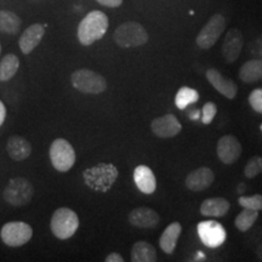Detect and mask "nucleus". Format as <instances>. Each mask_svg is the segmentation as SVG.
Returning <instances> with one entry per match:
<instances>
[{
    "label": "nucleus",
    "instance_id": "nucleus-1",
    "mask_svg": "<svg viewBox=\"0 0 262 262\" xmlns=\"http://www.w3.org/2000/svg\"><path fill=\"white\" fill-rule=\"evenodd\" d=\"M108 17L102 11L94 10L81 19L78 26V39L84 47H89L103 38L108 31Z\"/></svg>",
    "mask_w": 262,
    "mask_h": 262
},
{
    "label": "nucleus",
    "instance_id": "nucleus-2",
    "mask_svg": "<svg viewBox=\"0 0 262 262\" xmlns=\"http://www.w3.org/2000/svg\"><path fill=\"white\" fill-rule=\"evenodd\" d=\"M79 227V217L70 208H60L52 214L50 228L55 237L66 241L73 237Z\"/></svg>",
    "mask_w": 262,
    "mask_h": 262
},
{
    "label": "nucleus",
    "instance_id": "nucleus-3",
    "mask_svg": "<svg viewBox=\"0 0 262 262\" xmlns=\"http://www.w3.org/2000/svg\"><path fill=\"white\" fill-rule=\"evenodd\" d=\"M113 39L120 48H137L148 41V33L139 22H125L114 31Z\"/></svg>",
    "mask_w": 262,
    "mask_h": 262
},
{
    "label": "nucleus",
    "instance_id": "nucleus-4",
    "mask_svg": "<svg viewBox=\"0 0 262 262\" xmlns=\"http://www.w3.org/2000/svg\"><path fill=\"white\" fill-rule=\"evenodd\" d=\"M72 85L80 93L98 95L107 89V81L101 74L90 70H78L71 77Z\"/></svg>",
    "mask_w": 262,
    "mask_h": 262
},
{
    "label": "nucleus",
    "instance_id": "nucleus-5",
    "mask_svg": "<svg viewBox=\"0 0 262 262\" xmlns=\"http://www.w3.org/2000/svg\"><path fill=\"white\" fill-rule=\"evenodd\" d=\"M34 187L25 178H15L9 181L4 189V199L12 206H24L32 201Z\"/></svg>",
    "mask_w": 262,
    "mask_h": 262
},
{
    "label": "nucleus",
    "instance_id": "nucleus-6",
    "mask_svg": "<svg viewBox=\"0 0 262 262\" xmlns=\"http://www.w3.org/2000/svg\"><path fill=\"white\" fill-rule=\"evenodd\" d=\"M226 29V19L224 15L214 14L208 22L204 25V27L201 29L195 38V42L199 48L203 50H209L217 42L219 39L224 34Z\"/></svg>",
    "mask_w": 262,
    "mask_h": 262
},
{
    "label": "nucleus",
    "instance_id": "nucleus-7",
    "mask_svg": "<svg viewBox=\"0 0 262 262\" xmlns=\"http://www.w3.org/2000/svg\"><path fill=\"white\" fill-rule=\"evenodd\" d=\"M49 156H50L52 166L61 172L71 170L75 163L73 146L64 139H56L51 143Z\"/></svg>",
    "mask_w": 262,
    "mask_h": 262
},
{
    "label": "nucleus",
    "instance_id": "nucleus-8",
    "mask_svg": "<svg viewBox=\"0 0 262 262\" xmlns=\"http://www.w3.org/2000/svg\"><path fill=\"white\" fill-rule=\"evenodd\" d=\"M33 235V229L26 222L12 221L3 226L0 238L4 244L11 248H18L28 243Z\"/></svg>",
    "mask_w": 262,
    "mask_h": 262
},
{
    "label": "nucleus",
    "instance_id": "nucleus-9",
    "mask_svg": "<svg viewBox=\"0 0 262 262\" xmlns=\"http://www.w3.org/2000/svg\"><path fill=\"white\" fill-rule=\"evenodd\" d=\"M199 238L202 243L208 248H219L226 241V229L220 222L206 220L199 222L196 226Z\"/></svg>",
    "mask_w": 262,
    "mask_h": 262
},
{
    "label": "nucleus",
    "instance_id": "nucleus-10",
    "mask_svg": "<svg viewBox=\"0 0 262 262\" xmlns=\"http://www.w3.org/2000/svg\"><path fill=\"white\" fill-rule=\"evenodd\" d=\"M216 153L219 159L224 164L231 165L239 159L242 155V145L233 135H225L219 140L216 146Z\"/></svg>",
    "mask_w": 262,
    "mask_h": 262
},
{
    "label": "nucleus",
    "instance_id": "nucleus-11",
    "mask_svg": "<svg viewBox=\"0 0 262 262\" xmlns=\"http://www.w3.org/2000/svg\"><path fill=\"white\" fill-rule=\"evenodd\" d=\"M243 34L238 28H232L226 33L222 44V56L228 63H233L241 56L243 49Z\"/></svg>",
    "mask_w": 262,
    "mask_h": 262
},
{
    "label": "nucleus",
    "instance_id": "nucleus-12",
    "mask_svg": "<svg viewBox=\"0 0 262 262\" xmlns=\"http://www.w3.org/2000/svg\"><path fill=\"white\" fill-rule=\"evenodd\" d=\"M150 129L160 139H170L178 136L181 133L182 126L173 114H165L163 117L156 118L150 124Z\"/></svg>",
    "mask_w": 262,
    "mask_h": 262
},
{
    "label": "nucleus",
    "instance_id": "nucleus-13",
    "mask_svg": "<svg viewBox=\"0 0 262 262\" xmlns=\"http://www.w3.org/2000/svg\"><path fill=\"white\" fill-rule=\"evenodd\" d=\"M215 173L208 166H202L193 170L186 176L185 183L186 187L191 189L193 192H202L205 191L214 183Z\"/></svg>",
    "mask_w": 262,
    "mask_h": 262
},
{
    "label": "nucleus",
    "instance_id": "nucleus-14",
    "mask_svg": "<svg viewBox=\"0 0 262 262\" xmlns=\"http://www.w3.org/2000/svg\"><path fill=\"white\" fill-rule=\"evenodd\" d=\"M205 75L209 83H210L221 95L227 97L228 100H233V98L237 96V84H235L232 79L226 78L220 71L215 70V68H210V70L206 71Z\"/></svg>",
    "mask_w": 262,
    "mask_h": 262
},
{
    "label": "nucleus",
    "instance_id": "nucleus-15",
    "mask_svg": "<svg viewBox=\"0 0 262 262\" xmlns=\"http://www.w3.org/2000/svg\"><path fill=\"white\" fill-rule=\"evenodd\" d=\"M127 220L134 227L137 228H155L158 226L160 217L158 212L146 206H140V208L134 209L129 214Z\"/></svg>",
    "mask_w": 262,
    "mask_h": 262
},
{
    "label": "nucleus",
    "instance_id": "nucleus-16",
    "mask_svg": "<svg viewBox=\"0 0 262 262\" xmlns=\"http://www.w3.org/2000/svg\"><path fill=\"white\" fill-rule=\"evenodd\" d=\"M44 26L39 24H34L32 25L31 27H28L24 32V34L21 35V38H19L18 44L21 51L26 55L31 54V52L38 47L39 42L41 41L42 37H44Z\"/></svg>",
    "mask_w": 262,
    "mask_h": 262
},
{
    "label": "nucleus",
    "instance_id": "nucleus-17",
    "mask_svg": "<svg viewBox=\"0 0 262 262\" xmlns=\"http://www.w3.org/2000/svg\"><path fill=\"white\" fill-rule=\"evenodd\" d=\"M134 181L136 187L145 194H152L157 189L155 173L146 165H139L134 170Z\"/></svg>",
    "mask_w": 262,
    "mask_h": 262
},
{
    "label": "nucleus",
    "instance_id": "nucleus-18",
    "mask_svg": "<svg viewBox=\"0 0 262 262\" xmlns=\"http://www.w3.org/2000/svg\"><path fill=\"white\" fill-rule=\"evenodd\" d=\"M6 150H8V155L12 160L22 162V160L27 159L31 156L32 146L27 139L18 135H14L8 140Z\"/></svg>",
    "mask_w": 262,
    "mask_h": 262
},
{
    "label": "nucleus",
    "instance_id": "nucleus-19",
    "mask_svg": "<svg viewBox=\"0 0 262 262\" xmlns=\"http://www.w3.org/2000/svg\"><path fill=\"white\" fill-rule=\"evenodd\" d=\"M231 204L225 198H208L201 204V214L205 217H224L227 215Z\"/></svg>",
    "mask_w": 262,
    "mask_h": 262
},
{
    "label": "nucleus",
    "instance_id": "nucleus-20",
    "mask_svg": "<svg viewBox=\"0 0 262 262\" xmlns=\"http://www.w3.org/2000/svg\"><path fill=\"white\" fill-rule=\"evenodd\" d=\"M181 232L182 226L180 222H172V224H170L168 227L164 229V232L159 238V245L164 253L171 255L175 251Z\"/></svg>",
    "mask_w": 262,
    "mask_h": 262
},
{
    "label": "nucleus",
    "instance_id": "nucleus-21",
    "mask_svg": "<svg viewBox=\"0 0 262 262\" xmlns=\"http://www.w3.org/2000/svg\"><path fill=\"white\" fill-rule=\"evenodd\" d=\"M239 79L251 84L262 79V60H249L239 68Z\"/></svg>",
    "mask_w": 262,
    "mask_h": 262
},
{
    "label": "nucleus",
    "instance_id": "nucleus-22",
    "mask_svg": "<svg viewBox=\"0 0 262 262\" xmlns=\"http://www.w3.org/2000/svg\"><path fill=\"white\" fill-rule=\"evenodd\" d=\"M133 262H155L157 261V250L148 242H136L131 249Z\"/></svg>",
    "mask_w": 262,
    "mask_h": 262
},
{
    "label": "nucleus",
    "instance_id": "nucleus-23",
    "mask_svg": "<svg viewBox=\"0 0 262 262\" xmlns=\"http://www.w3.org/2000/svg\"><path fill=\"white\" fill-rule=\"evenodd\" d=\"M19 68V60L14 54H8L0 62V81H8L15 77Z\"/></svg>",
    "mask_w": 262,
    "mask_h": 262
},
{
    "label": "nucleus",
    "instance_id": "nucleus-24",
    "mask_svg": "<svg viewBox=\"0 0 262 262\" xmlns=\"http://www.w3.org/2000/svg\"><path fill=\"white\" fill-rule=\"evenodd\" d=\"M21 27V19L16 14L8 10L0 11V32L15 34Z\"/></svg>",
    "mask_w": 262,
    "mask_h": 262
},
{
    "label": "nucleus",
    "instance_id": "nucleus-25",
    "mask_svg": "<svg viewBox=\"0 0 262 262\" xmlns=\"http://www.w3.org/2000/svg\"><path fill=\"white\" fill-rule=\"evenodd\" d=\"M199 100L198 91L192 89V88L183 86L178 91L175 97V104L179 110H185L189 104L196 102Z\"/></svg>",
    "mask_w": 262,
    "mask_h": 262
},
{
    "label": "nucleus",
    "instance_id": "nucleus-26",
    "mask_svg": "<svg viewBox=\"0 0 262 262\" xmlns=\"http://www.w3.org/2000/svg\"><path fill=\"white\" fill-rule=\"evenodd\" d=\"M258 217V211L250 210V209H243L235 217V227L241 232H247L253 227Z\"/></svg>",
    "mask_w": 262,
    "mask_h": 262
},
{
    "label": "nucleus",
    "instance_id": "nucleus-27",
    "mask_svg": "<svg viewBox=\"0 0 262 262\" xmlns=\"http://www.w3.org/2000/svg\"><path fill=\"white\" fill-rule=\"evenodd\" d=\"M239 205L243 209H250V210H262V195L254 194V195H241L238 199Z\"/></svg>",
    "mask_w": 262,
    "mask_h": 262
},
{
    "label": "nucleus",
    "instance_id": "nucleus-28",
    "mask_svg": "<svg viewBox=\"0 0 262 262\" xmlns=\"http://www.w3.org/2000/svg\"><path fill=\"white\" fill-rule=\"evenodd\" d=\"M262 172V158L258 156H255L249 159L244 168V175L248 179H254Z\"/></svg>",
    "mask_w": 262,
    "mask_h": 262
},
{
    "label": "nucleus",
    "instance_id": "nucleus-29",
    "mask_svg": "<svg viewBox=\"0 0 262 262\" xmlns=\"http://www.w3.org/2000/svg\"><path fill=\"white\" fill-rule=\"evenodd\" d=\"M216 112H217L216 104L214 102H206L202 110V122L205 125L210 124L216 117Z\"/></svg>",
    "mask_w": 262,
    "mask_h": 262
},
{
    "label": "nucleus",
    "instance_id": "nucleus-30",
    "mask_svg": "<svg viewBox=\"0 0 262 262\" xmlns=\"http://www.w3.org/2000/svg\"><path fill=\"white\" fill-rule=\"evenodd\" d=\"M249 104L255 112L262 114V89H255L249 95Z\"/></svg>",
    "mask_w": 262,
    "mask_h": 262
},
{
    "label": "nucleus",
    "instance_id": "nucleus-31",
    "mask_svg": "<svg viewBox=\"0 0 262 262\" xmlns=\"http://www.w3.org/2000/svg\"><path fill=\"white\" fill-rule=\"evenodd\" d=\"M96 2L107 8H119L123 4V0H96Z\"/></svg>",
    "mask_w": 262,
    "mask_h": 262
},
{
    "label": "nucleus",
    "instance_id": "nucleus-32",
    "mask_svg": "<svg viewBox=\"0 0 262 262\" xmlns=\"http://www.w3.org/2000/svg\"><path fill=\"white\" fill-rule=\"evenodd\" d=\"M106 262H124V257L118 253H112L107 255Z\"/></svg>",
    "mask_w": 262,
    "mask_h": 262
},
{
    "label": "nucleus",
    "instance_id": "nucleus-33",
    "mask_svg": "<svg viewBox=\"0 0 262 262\" xmlns=\"http://www.w3.org/2000/svg\"><path fill=\"white\" fill-rule=\"evenodd\" d=\"M5 118H6V107L5 104L3 103V101H0V126L4 124Z\"/></svg>",
    "mask_w": 262,
    "mask_h": 262
},
{
    "label": "nucleus",
    "instance_id": "nucleus-34",
    "mask_svg": "<svg viewBox=\"0 0 262 262\" xmlns=\"http://www.w3.org/2000/svg\"><path fill=\"white\" fill-rule=\"evenodd\" d=\"M256 254H257L258 258H260V260H262V243L257 247V249H256Z\"/></svg>",
    "mask_w": 262,
    "mask_h": 262
},
{
    "label": "nucleus",
    "instance_id": "nucleus-35",
    "mask_svg": "<svg viewBox=\"0 0 262 262\" xmlns=\"http://www.w3.org/2000/svg\"><path fill=\"white\" fill-rule=\"evenodd\" d=\"M260 129H261V131H262V124L260 125Z\"/></svg>",
    "mask_w": 262,
    "mask_h": 262
},
{
    "label": "nucleus",
    "instance_id": "nucleus-36",
    "mask_svg": "<svg viewBox=\"0 0 262 262\" xmlns=\"http://www.w3.org/2000/svg\"><path fill=\"white\" fill-rule=\"evenodd\" d=\"M0 51H2V47H0Z\"/></svg>",
    "mask_w": 262,
    "mask_h": 262
}]
</instances>
